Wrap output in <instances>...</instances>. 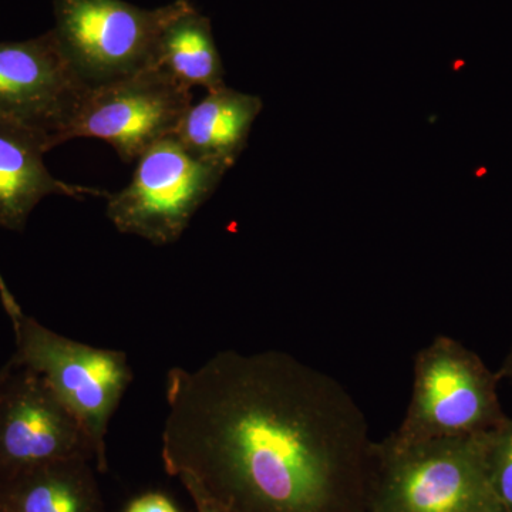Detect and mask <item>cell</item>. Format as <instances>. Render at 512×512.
Here are the masks:
<instances>
[{
    "label": "cell",
    "mask_w": 512,
    "mask_h": 512,
    "mask_svg": "<svg viewBox=\"0 0 512 512\" xmlns=\"http://www.w3.org/2000/svg\"><path fill=\"white\" fill-rule=\"evenodd\" d=\"M150 66L191 90L204 87L212 92L225 86L224 67L210 23L184 2L174 5L173 13L165 20Z\"/></svg>",
    "instance_id": "4fadbf2b"
},
{
    "label": "cell",
    "mask_w": 512,
    "mask_h": 512,
    "mask_svg": "<svg viewBox=\"0 0 512 512\" xmlns=\"http://www.w3.org/2000/svg\"><path fill=\"white\" fill-rule=\"evenodd\" d=\"M487 434L377 441L369 512H505L488 473Z\"/></svg>",
    "instance_id": "7a4b0ae2"
},
{
    "label": "cell",
    "mask_w": 512,
    "mask_h": 512,
    "mask_svg": "<svg viewBox=\"0 0 512 512\" xmlns=\"http://www.w3.org/2000/svg\"><path fill=\"white\" fill-rule=\"evenodd\" d=\"M264 103L254 94L224 86L192 103L174 137L190 153L231 170L237 163Z\"/></svg>",
    "instance_id": "8fae6325"
},
{
    "label": "cell",
    "mask_w": 512,
    "mask_h": 512,
    "mask_svg": "<svg viewBox=\"0 0 512 512\" xmlns=\"http://www.w3.org/2000/svg\"><path fill=\"white\" fill-rule=\"evenodd\" d=\"M413 376L406 416L390 434L399 443L476 436L507 420L497 372L450 336H437L417 353Z\"/></svg>",
    "instance_id": "277c9868"
},
{
    "label": "cell",
    "mask_w": 512,
    "mask_h": 512,
    "mask_svg": "<svg viewBox=\"0 0 512 512\" xmlns=\"http://www.w3.org/2000/svg\"><path fill=\"white\" fill-rule=\"evenodd\" d=\"M0 512H13L12 508L9 507V504L6 503L5 498L0 495Z\"/></svg>",
    "instance_id": "ac0fdd59"
},
{
    "label": "cell",
    "mask_w": 512,
    "mask_h": 512,
    "mask_svg": "<svg viewBox=\"0 0 512 512\" xmlns=\"http://www.w3.org/2000/svg\"><path fill=\"white\" fill-rule=\"evenodd\" d=\"M89 458H67L0 478L13 512H104Z\"/></svg>",
    "instance_id": "7c38bea8"
},
{
    "label": "cell",
    "mask_w": 512,
    "mask_h": 512,
    "mask_svg": "<svg viewBox=\"0 0 512 512\" xmlns=\"http://www.w3.org/2000/svg\"><path fill=\"white\" fill-rule=\"evenodd\" d=\"M136 163L127 187L107 197V217L123 234L154 245L178 241L229 171L194 156L174 136L158 141Z\"/></svg>",
    "instance_id": "5b68a950"
},
{
    "label": "cell",
    "mask_w": 512,
    "mask_h": 512,
    "mask_svg": "<svg viewBox=\"0 0 512 512\" xmlns=\"http://www.w3.org/2000/svg\"><path fill=\"white\" fill-rule=\"evenodd\" d=\"M47 151L45 138L0 117V227L23 231L36 205L49 195L109 197L96 188L57 180L47 170Z\"/></svg>",
    "instance_id": "30bf717a"
},
{
    "label": "cell",
    "mask_w": 512,
    "mask_h": 512,
    "mask_svg": "<svg viewBox=\"0 0 512 512\" xmlns=\"http://www.w3.org/2000/svg\"><path fill=\"white\" fill-rule=\"evenodd\" d=\"M195 504H197L198 512H220L212 508L211 505L202 503V501H195Z\"/></svg>",
    "instance_id": "e0dca14e"
},
{
    "label": "cell",
    "mask_w": 512,
    "mask_h": 512,
    "mask_svg": "<svg viewBox=\"0 0 512 512\" xmlns=\"http://www.w3.org/2000/svg\"><path fill=\"white\" fill-rule=\"evenodd\" d=\"M0 292L15 330L16 352L10 362L45 379L82 423L96 451L97 466L106 468L111 417L133 380L126 353L94 348L46 328L20 309L2 279Z\"/></svg>",
    "instance_id": "3957f363"
},
{
    "label": "cell",
    "mask_w": 512,
    "mask_h": 512,
    "mask_svg": "<svg viewBox=\"0 0 512 512\" xmlns=\"http://www.w3.org/2000/svg\"><path fill=\"white\" fill-rule=\"evenodd\" d=\"M126 512H180L170 498L163 494L148 493L131 501Z\"/></svg>",
    "instance_id": "9a60e30c"
},
{
    "label": "cell",
    "mask_w": 512,
    "mask_h": 512,
    "mask_svg": "<svg viewBox=\"0 0 512 512\" xmlns=\"http://www.w3.org/2000/svg\"><path fill=\"white\" fill-rule=\"evenodd\" d=\"M192 90L148 66L133 76L87 90L63 143L73 138H99L133 163L158 141L174 136L190 109Z\"/></svg>",
    "instance_id": "52a82bcc"
},
{
    "label": "cell",
    "mask_w": 512,
    "mask_h": 512,
    "mask_svg": "<svg viewBox=\"0 0 512 512\" xmlns=\"http://www.w3.org/2000/svg\"><path fill=\"white\" fill-rule=\"evenodd\" d=\"M497 376L500 380H510L512 382V348L508 355L505 356L504 362L501 363L500 369L497 370Z\"/></svg>",
    "instance_id": "2e32d148"
},
{
    "label": "cell",
    "mask_w": 512,
    "mask_h": 512,
    "mask_svg": "<svg viewBox=\"0 0 512 512\" xmlns=\"http://www.w3.org/2000/svg\"><path fill=\"white\" fill-rule=\"evenodd\" d=\"M167 9H138L123 0H56V36L64 57L89 89L147 69Z\"/></svg>",
    "instance_id": "8992f818"
},
{
    "label": "cell",
    "mask_w": 512,
    "mask_h": 512,
    "mask_svg": "<svg viewBox=\"0 0 512 512\" xmlns=\"http://www.w3.org/2000/svg\"><path fill=\"white\" fill-rule=\"evenodd\" d=\"M487 466L491 484L505 512H512V419L487 434Z\"/></svg>",
    "instance_id": "5bb4252c"
},
{
    "label": "cell",
    "mask_w": 512,
    "mask_h": 512,
    "mask_svg": "<svg viewBox=\"0 0 512 512\" xmlns=\"http://www.w3.org/2000/svg\"><path fill=\"white\" fill-rule=\"evenodd\" d=\"M163 460L220 512H369L375 443L335 377L279 350H225L165 383Z\"/></svg>",
    "instance_id": "6da1fadb"
},
{
    "label": "cell",
    "mask_w": 512,
    "mask_h": 512,
    "mask_svg": "<svg viewBox=\"0 0 512 512\" xmlns=\"http://www.w3.org/2000/svg\"><path fill=\"white\" fill-rule=\"evenodd\" d=\"M76 457L96 458L82 423L42 376L9 362L0 372V478Z\"/></svg>",
    "instance_id": "ba28073f"
},
{
    "label": "cell",
    "mask_w": 512,
    "mask_h": 512,
    "mask_svg": "<svg viewBox=\"0 0 512 512\" xmlns=\"http://www.w3.org/2000/svg\"><path fill=\"white\" fill-rule=\"evenodd\" d=\"M87 90L53 33L0 43V117L35 131L49 150L63 144Z\"/></svg>",
    "instance_id": "9c48e42d"
}]
</instances>
